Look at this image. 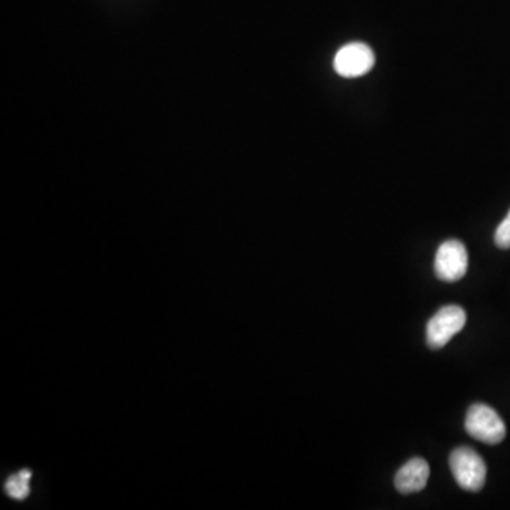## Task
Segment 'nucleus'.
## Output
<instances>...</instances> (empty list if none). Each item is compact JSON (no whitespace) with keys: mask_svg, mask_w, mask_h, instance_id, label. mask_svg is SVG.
<instances>
[{"mask_svg":"<svg viewBox=\"0 0 510 510\" xmlns=\"http://www.w3.org/2000/svg\"><path fill=\"white\" fill-rule=\"evenodd\" d=\"M467 324V314L458 305L439 309L427 325V345L431 349H442Z\"/></svg>","mask_w":510,"mask_h":510,"instance_id":"3","label":"nucleus"},{"mask_svg":"<svg viewBox=\"0 0 510 510\" xmlns=\"http://www.w3.org/2000/svg\"><path fill=\"white\" fill-rule=\"evenodd\" d=\"M374 61L376 57L372 47L364 42H349L336 52L334 67L340 77L356 79L373 69Z\"/></svg>","mask_w":510,"mask_h":510,"instance_id":"4","label":"nucleus"},{"mask_svg":"<svg viewBox=\"0 0 510 510\" xmlns=\"http://www.w3.org/2000/svg\"><path fill=\"white\" fill-rule=\"evenodd\" d=\"M435 274L441 281L457 282L468 271V251L458 240L442 242L435 254Z\"/></svg>","mask_w":510,"mask_h":510,"instance_id":"5","label":"nucleus"},{"mask_svg":"<svg viewBox=\"0 0 510 510\" xmlns=\"http://www.w3.org/2000/svg\"><path fill=\"white\" fill-rule=\"evenodd\" d=\"M449 467L459 486L468 492H479L486 481V464L469 447L455 449L449 455Z\"/></svg>","mask_w":510,"mask_h":510,"instance_id":"1","label":"nucleus"},{"mask_svg":"<svg viewBox=\"0 0 510 510\" xmlns=\"http://www.w3.org/2000/svg\"><path fill=\"white\" fill-rule=\"evenodd\" d=\"M430 477V465L422 458H412L402 465L394 477V485L400 494H417L427 486Z\"/></svg>","mask_w":510,"mask_h":510,"instance_id":"6","label":"nucleus"},{"mask_svg":"<svg viewBox=\"0 0 510 510\" xmlns=\"http://www.w3.org/2000/svg\"><path fill=\"white\" fill-rule=\"evenodd\" d=\"M465 430L477 441L496 445L506 437V425L501 416L486 404H472L468 409Z\"/></svg>","mask_w":510,"mask_h":510,"instance_id":"2","label":"nucleus"},{"mask_svg":"<svg viewBox=\"0 0 510 510\" xmlns=\"http://www.w3.org/2000/svg\"><path fill=\"white\" fill-rule=\"evenodd\" d=\"M495 244L502 250L510 249V210L495 231Z\"/></svg>","mask_w":510,"mask_h":510,"instance_id":"8","label":"nucleus"},{"mask_svg":"<svg viewBox=\"0 0 510 510\" xmlns=\"http://www.w3.org/2000/svg\"><path fill=\"white\" fill-rule=\"evenodd\" d=\"M30 477H32L30 469H24V471L12 475L7 477L5 491L16 501H24L30 494Z\"/></svg>","mask_w":510,"mask_h":510,"instance_id":"7","label":"nucleus"}]
</instances>
